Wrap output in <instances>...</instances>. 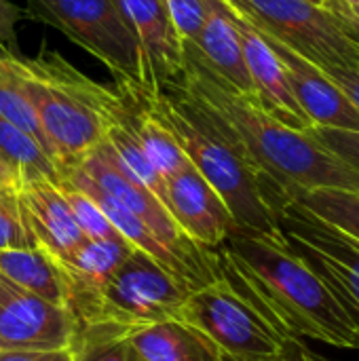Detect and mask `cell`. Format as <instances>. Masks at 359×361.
Wrapping results in <instances>:
<instances>
[{
    "label": "cell",
    "instance_id": "1",
    "mask_svg": "<svg viewBox=\"0 0 359 361\" xmlns=\"http://www.w3.org/2000/svg\"><path fill=\"white\" fill-rule=\"evenodd\" d=\"M176 82L229 131L252 165L290 203L317 188L359 190L355 169L320 144L311 131L292 129L269 116L254 97L218 76L193 44H184V63Z\"/></svg>",
    "mask_w": 359,
    "mask_h": 361
},
{
    "label": "cell",
    "instance_id": "2",
    "mask_svg": "<svg viewBox=\"0 0 359 361\" xmlns=\"http://www.w3.org/2000/svg\"><path fill=\"white\" fill-rule=\"evenodd\" d=\"M216 260L220 277L286 341L311 338L359 351L347 315L281 231L275 235L237 231L216 247Z\"/></svg>",
    "mask_w": 359,
    "mask_h": 361
},
{
    "label": "cell",
    "instance_id": "3",
    "mask_svg": "<svg viewBox=\"0 0 359 361\" xmlns=\"http://www.w3.org/2000/svg\"><path fill=\"white\" fill-rule=\"evenodd\" d=\"M140 99L171 131L190 165L224 201L241 233H279V216L290 201L252 165L220 123L176 80Z\"/></svg>",
    "mask_w": 359,
    "mask_h": 361
},
{
    "label": "cell",
    "instance_id": "4",
    "mask_svg": "<svg viewBox=\"0 0 359 361\" xmlns=\"http://www.w3.org/2000/svg\"><path fill=\"white\" fill-rule=\"evenodd\" d=\"M15 74L61 180L104 142L108 125L129 110L121 93L87 78L55 51H42L32 59L17 57Z\"/></svg>",
    "mask_w": 359,
    "mask_h": 361
},
{
    "label": "cell",
    "instance_id": "5",
    "mask_svg": "<svg viewBox=\"0 0 359 361\" xmlns=\"http://www.w3.org/2000/svg\"><path fill=\"white\" fill-rule=\"evenodd\" d=\"M190 290L140 250L91 298L72 307L78 328L104 326L127 334L165 319H180Z\"/></svg>",
    "mask_w": 359,
    "mask_h": 361
},
{
    "label": "cell",
    "instance_id": "6",
    "mask_svg": "<svg viewBox=\"0 0 359 361\" xmlns=\"http://www.w3.org/2000/svg\"><path fill=\"white\" fill-rule=\"evenodd\" d=\"M260 34L292 49L317 68H359V51L330 11L309 0H224Z\"/></svg>",
    "mask_w": 359,
    "mask_h": 361
},
{
    "label": "cell",
    "instance_id": "7",
    "mask_svg": "<svg viewBox=\"0 0 359 361\" xmlns=\"http://www.w3.org/2000/svg\"><path fill=\"white\" fill-rule=\"evenodd\" d=\"M66 36L95 55L127 95H146L144 61L118 0H34Z\"/></svg>",
    "mask_w": 359,
    "mask_h": 361
},
{
    "label": "cell",
    "instance_id": "8",
    "mask_svg": "<svg viewBox=\"0 0 359 361\" xmlns=\"http://www.w3.org/2000/svg\"><path fill=\"white\" fill-rule=\"evenodd\" d=\"M180 319L201 330L224 361H271L288 343L222 277L190 292Z\"/></svg>",
    "mask_w": 359,
    "mask_h": 361
},
{
    "label": "cell",
    "instance_id": "9",
    "mask_svg": "<svg viewBox=\"0 0 359 361\" xmlns=\"http://www.w3.org/2000/svg\"><path fill=\"white\" fill-rule=\"evenodd\" d=\"M78 334L70 309L57 307L0 275V351L72 349Z\"/></svg>",
    "mask_w": 359,
    "mask_h": 361
},
{
    "label": "cell",
    "instance_id": "10",
    "mask_svg": "<svg viewBox=\"0 0 359 361\" xmlns=\"http://www.w3.org/2000/svg\"><path fill=\"white\" fill-rule=\"evenodd\" d=\"M165 186L167 212L195 243L216 250L239 231L224 201L193 165L165 180Z\"/></svg>",
    "mask_w": 359,
    "mask_h": 361
},
{
    "label": "cell",
    "instance_id": "11",
    "mask_svg": "<svg viewBox=\"0 0 359 361\" xmlns=\"http://www.w3.org/2000/svg\"><path fill=\"white\" fill-rule=\"evenodd\" d=\"M135 34L146 78V97L174 82L184 63V42L178 36L161 0H118Z\"/></svg>",
    "mask_w": 359,
    "mask_h": 361
},
{
    "label": "cell",
    "instance_id": "12",
    "mask_svg": "<svg viewBox=\"0 0 359 361\" xmlns=\"http://www.w3.org/2000/svg\"><path fill=\"white\" fill-rule=\"evenodd\" d=\"M260 34V32H258ZM273 53L279 57L294 97L298 99L300 108L313 123V127H328V129H343V131H359V110L351 104V99L330 80V76L311 63L309 59L300 57L292 49L279 44L277 40L260 34Z\"/></svg>",
    "mask_w": 359,
    "mask_h": 361
},
{
    "label": "cell",
    "instance_id": "13",
    "mask_svg": "<svg viewBox=\"0 0 359 361\" xmlns=\"http://www.w3.org/2000/svg\"><path fill=\"white\" fill-rule=\"evenodd\" d=\"M241 49L245 57V66L250 72V80L254 87V99L258 106L279 123L298 129V131H311L313 123L300 108L298 99L294 97V91L290 87L288 74L279 61V57L273 53V49L267 44V40L258 34L256 27H252L243 17L235 13Z\"/></svg>",
    "mask_w": 359,
    "mask_h": 361
},
{
    "label": "cell",
    "instance_id": "14",
    "mask_svg": "<svg viewBox=\"0 0 359 361\" xmlns=\"http://www.w3.org/2000/svg\"><path fill=\"white\" fill-rule=\"evenodd\" d=\"M19 199L36 245L51 254L57 264L85 241L57 182H25L19 186Z\"/></svg>",
    "mask_w": 359,
    "mask_h": 361
},
{
    "label": "cell",
    "instance_id": "15",
    "mask_svg": "<svg viewBox=\"0 0 359 361\" xmlns=\"http://www.w3.org/2000/svg\"><path fill=\"white\" fill-rule=\"evenodd\" d=\"M63 182H68L70 186H74V188H78L80 192H85V195L104 212V216L110 220V224L116 228V233H118L133 250H140L142 254H146L150 260H154L161 269H165L171 277H176V279H178L184 288H188L190 292L203 288V286L199 283V279L193 275V271H190V269H188L171 250H167V247L157 239V235H154V233H152L135 214H131V212L125 209L118 201H114V199L108 197L102 188H97L80 169L72 167V169L66 173Z\"/></svg>",
    "mask_w": 359,
    "mask_h": 361
},
{
    "label": "cell",
    "instance_id": "16",
    "mask_svg": "<svg viewBox=\"0 0 359 361\" xmlns=\"http://www.w3.org/2000/svg\"><path fill=\"white\" fill-rule=\"evenodd\" d=\"M203 61L239 93L254 97V87L245 66L235 11L224 0H207L203 27L193 42Z\"/></svg>",
    "mask_w": 359,
    "mask_h": 361
},
{
    "label": "cell",
    "instance_id": "17",
    "mask_svg": "<svg viewBox=\"0 0 359 361\" xmlns=\"http://www.w3.org/2000/svg\"><path fill=\"white\" fill-rule=\"evenodd\" d=\"M129 349L142 361H224L218 347L195 326L165 319L125 334Z\"/></svg>",
    "mask_w": 359,
    "mask_h": 361
},
{
    "label": "cell",
    "instance_id": "18",
    "mask_svg": "<svg viewBox=\"0 0 359 361\" xmlns=\"http://www.w3.org/2000/svg\"><path fill=\"white\" fill-rule=\"evenodd\" d=\"M133 247L123 239H85L59 267L70 281V309L99 292L114 271L129 258Z\"/></svg>",
    "mask_w": 359,
    "mask_h": 361
},
{
    "label": "cell",
    "instance_id": "19",
    "mask_svg": "<svg viewBox=\"0 0 359 361\" xmlns=\"http://www.w3.org/2000/svg\"><path fill=\"white\" fill-rule=\"evenodd\" d=\"M0 275L30 294L70 309V281L55 258L38 245L0 252Z\"/></svg>",
    "mask_w": 359,
    "mask_h": 361
},
{
    "label": "cell",
    "instance_id": "20",
    "mask_svg": "<svg viewBox=\"0 0 359 361\" xmlns=\"http://www.w3.org/2000/svg\"><path fill=\"white\" fill-rule=\"evenodd\" d=\"M133 114L135 110H127L121 118L112 121L106 129V144L112 148L114 157L118 159V163L123 165V169L135 178L142 186H146L167 209V186L165 180L161 178V173L154 169V165L148 161L135 131H133Z\"/></svg>",
    "mask_w": 359,
    "mask_h": 361
},
{
    "label": "cell",
    "instance_id": "21",
    "mask_svg": "<svg viewBox=\"0 0 359 361\" xmlns=\"http://www.w3.org/2000/svg\"><path fill=\"white\" fill-rule=\"evenodd\" d=\"M0 157L17 171L21 184L34 180H51L57 184L61 182L55 163L42 150V146L32 135L4 118H0Z\"/></svg>",
    "mask_w": 359,
    "mask_h": 361
},
{
    "label": "cell",
    "instance_id": "22",
    "mask_svg": "<svg viewBox=\"0 0 359 361\" xmlns=\"http://www.w3.org/2000/svg\"><path fill=\"white\" fill-rule=\"evenodd\" d=\"M133 131L148 157V161L154 165V169L161 173L163 180H169L171 176L180 173L184 167L190 165L184 150L171 135V131L161 123V118L144 106L140 112L133 114Z\"/></svg>",
    "mask_w": 359,
    "mask_h": 361
},
{
    "label": "cell",
    "instance_id": "23",
    "mask_svg": "<svg viewBox=\"0 0 359 361\" xmlns=\"http://www.w3.org/2000/svg\"><path fill=\"white\" fill-rule=\"evenodd\" d=\"M311 216L359 243V190L317 188L296 199Z\"/></svg>",
    "mask_w": 359,
    "mask_h": 361
},
{
    "label": "cell",
    "instance_id": "24",
    "mask_svg": "<svg viewBox=\"0 0 359 361\" xmlns=\"http://www.w3.org/2000/svg\"><path fill=\"white\" fill-rule=\"evenodd\" d=\"M72 351V361H127L129 357L125 334L104 326L78 328Z\"/></svg>",
    "mask_w": 359,
    "mask_h": 361
},
{
    "label": "cell",
    "instance_id": "25",
    "mask_svg": "<svg viewBox=\"0 0 359 361\" xmlns=\"http://www.w3.org/2000/svg\"><path fill=\"white\" fill-rule=\"evenodd\" d=\"M28 247H36V239L23 214L19 188H0V252Z\"/></svg>",
    "mask_w": 359,
    "mask_h": 361
},
{
    "label": "cell",
    "instance_id": "26",
    "mask_svg": "<svg viewBox=\"0 0 359 361\" xmlns=\"http://www.w3.org/2000/svg\"><path fill=\"white\" fill-rule=\"evenodd\" d=\"M0 118L8 121L11 125L19 127L21 131H25L28 135H32L42 146V150L51 157V148H49L47 137H44V133L40 129V123L36 118V112H34L32 104L28 102L25 93L21 91L17 78L15 80L0 82ZM51 161H53V157H51Z\"/></svg>",
    "mask_w": 359,
    "mask_h": 361
},
{
    "label": "cell",
    "instance_id": "27",
    "mask_svg": "<svg viewBox=\"0 0 359 361\" xmlns=\"http://www.w3.org/2000/svg\"><path fill=\"white\" fill-rule=\"evenodd\" d=\"M61 192L74 214V220L80 228V233L85 235V239H114L121 237L116 233V228L110 224V220L104 216V212L78 188L70 186L68 182H59Z\"/></svg>",
    "mask_w": 359,
    "mask_h": 361
},
{
    "label": "cell",
    "instance_id": "28",
    "mask_svg": "<svg viewBox=\"0 0 359 361\" xmlns=\"http://www.w3.org/2000/svg\"><path fill=\"white\" fill-rule=\"evenodd\" d=\"M178 36L184 44H193L203 27L207 0H161Z\"/></svg>",
    "mask_w": 359,
    "mask_h": 361
},
{
    "label": "cell",
    "instance_id": "29",
    "mask_svg": "<svg viewBox=\"0 0 359 361\" xmlns=\"http://www.w3.org/2000/svg\"><path fill=\"white\" fill-rule=\"evenodd\" d=\"M311 133L320 144H324L330 152H334L341 161H345L351 169L359 173V131L313 127Z\"/></svg>",
    "mask_w": 359,
    "mask_h": 361
},
{
    "label": "cell",
    "instance_id": "30",
    "mask_svg": "<svg viewBox=\"0 0 359 361\" xmlns=\"http://www.w3.org/2000/svg\"><path fill=\"white\" fill-rule=\"evenodd\" d=\"M324 6L334 17L345 38L359 51V4H349L343 0H326Z\"/></svg>",
    "mask_w": 359,
    "mask_h": 361
},
{
    "label": "cell",
    "instance_id": "31",
    "mask_svg": "<svg viewBox=\"0 0 359 361\" xmlns=\"http://www.w3.org/2000/svg\"><path fill=\"white\" fill-rule=\"evenodd\" d=\"M324 72L359 110V68H326Z\"/></svg>",
    "mask_w": 359,
    "mask_h": 361
},
{
    "label": "cell",
    "instance_id": "32",
    "mask_svg": "<svg viewBox=\"0 0 359 361\" xmlns=\"http://www.w3.org/2000/svg\"><path fill=\"white\" fill-rule=\"evenodd\" d=\"M72 349L57 351H0V361H72Z\"/></svg>",
    "mask_w": 359,
    "mask_h": 361
},
{
    "label": "cell",
    "instance_id": "33",
    "mask_svg": "<svg viewBox=\"0 0 359 361\" xmlns=\"http://www.w3.org/2000/svg\"><path fill=\"white\" fill-rule=\"evenodd\" d=\"M21 19V8L11 0H0V44L15 42V27Z\"/></svg>",
    "mask_w": 359,
    "mask_h": 361
},
{
    "label": "cell",
    "instance_id": "34",
    "mask_svg": "<svg viewBox=\"0 0 359 361\" xmlns=\"http://www.w3.org/2000/svg\"><path fill=\"white\" fill-rule=\"evenodd\" d=\"M271 361H330V360H326L324 355L313 353L307 345H303V341L292 338V341H288V343L284 345L281 353H279L275 360H271Z\"/></svg>",
    "mask_w": 359,
    "mask_h": 361
},
{
    "label": "cell",
    "instance_id": "35",
    "mask_svg": "<svg viewBox=\"0 0 359 361\" xmlns=\"http://www.w3.org/2000/svg\"><path fill=\"white\" fill-rule=\"evenodd\" d=\"M11 186L19 188L21 186V180H19L17 171L0 157V188H11Z\"/></svg>",
    "mask_w": 359,
    "mask_h": 361
},
{
    "label": "cell",
    "instance_id": "36",
    "mask_svg": "<svg viewBox=\"0 0 359 361\" xmlns=\"http://www.w3.org/2000/svg\"><path fill=\"white\" fill-rule=\"evenodd\" d=\"M127 361H142V360H140V357H138V355H135L131 349H129V357H127Z\"/></svg>",
    "mask_w": 359,
    "mask_h": 361
},
{
    "label": "cell",
    "instance_id": "37",
    "mask_svg": "<svg viewBox=\"0 0 359 361\" xmlns=\"http://www.w3.org/2000/svg\"><path fill=\"white\" fill-rule=\"evenodd\" d=\"M309 2H315V4H322V6L326 4V0H309Z\"/></svg>",
    "mask_w": 359,
    "mask_h": 361
},
{
    "label": "cell",
    "instance_id": "38",
    "mask_svg": "<svg viewBox=\"0 0 359 361\" xmlns=\"http://www.w3.org/2000/svg\"><path fill=\"white\" fill-rule=\"evenodd\" d=\"M343 2H349V4H359V0H343Z\"/></svg>",
    "mask_w": 359,
    "mask_h": 361
}]
</instances>
